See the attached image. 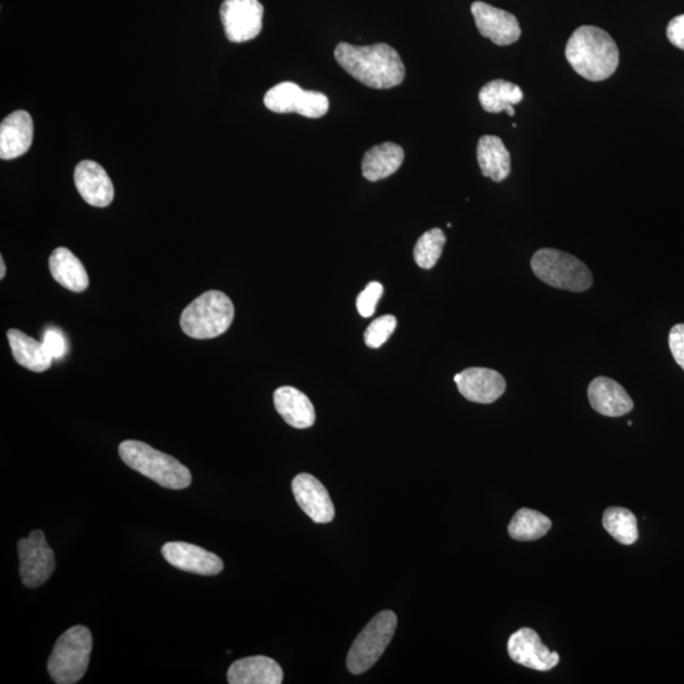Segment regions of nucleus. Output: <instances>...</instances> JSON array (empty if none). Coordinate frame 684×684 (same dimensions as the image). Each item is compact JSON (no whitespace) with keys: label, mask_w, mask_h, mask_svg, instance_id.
I'll list each match as a JSON object with an SVG mask.
<instances>
[{"label":"nucleus","mask_w":684,"mask_h":684,"mask_svg":"<svg viewBox=\"0 0 684 684\" xmlns=\"http://www.w3.org/2000/svg\"><path fill=\"white\" fill-rule=\"evenodd\" d=\"M334 59L354 79L372 89H392L405 80L406 68L400 53L387 43L341 42L334 49Z\"/></svg>","instance_id":"obj_1"},{"label":"nucleus","mask_w":684,"mask_h":684,"mask_svg":"<svg viewBox=\"0 0 684 684\" xmlns=\"http://www.w3.org/2000/svg\"><path fill=\"white\" fill-rule=\"evenodd\" d=\"M566 56L573 71L590 81L610 78L620 63V52L613 38L595 26H582L574 30L566 46Z\"/></svg>","instance_id":"obj_2"},{"label":"nucleus","mask_w":684,"mask_h":684,"mask_svg":"<svg viewBox=\"0 0 684 684\" xmlns=\"http://www.w3.org/2000/svg\"><path fill=\"white\" fill-rule=\"evenodd\" d=\"M127 467L139 471L167 490H186L192 484L189 469L172 455L156 451L142 441L127 440L118 447Z\"/></svg>","instance_id":"obj_3"},{"label":"nucleus","mask_w":684,"mask_h":684,"mask_svg":"<svg viewBox=\"0 0 684 684\" xmlns=\"http://www.w3.org/2000/svg\"><path fill=\"white\" fill-rule=\"evenodd\" d=\"M233 317L235 307L228 295L219 291H208L182 311L180 327L189 338L215 339L230 329Z\"/></svg>","instance_id":"obj_4"},{"label":"nucleus","mask_w":684,"mask_h":684,"mask_svg":"<svg viewBox=\"0 0 684 684\" xmlns=\"http://www.w3.org/2000/svg\"><path fill=\"white\" fill-rule=\"evenodd\" d=\"M93 637L86 626H74L58 638L49 658L48 671L58 684L78 683L86 674Z\"/></svg>","instance_id":"obj_5"},{"label":"nucleus","mask_w":684,"mask_h":684,"mask_svg":"<svg viewBox=\"0 0 684 684\" xmlns=\"http://www.w3.org/2000/svg\"><path fill=\"white\" fill-rule=\"evenodd\" d=\"M531 269L545 284L568 292H585L593 284L587 265L555 249H540L531 258Z\"/></svg>","instance_id":"obj_6"},{"label":"nucleus","mask_w":684,"mask_h":684,"mask_svg":"<svg viewBox=\"0 0 684 684\" xmlns=\"http://www.w3.org/2000/svg\"><path fill=\"white\" fill-rule=\"evenodd\" d=\"M395 629H397V616L392 611L379 612L375 619H371L349 650V672L362 674L375 666L392 642Z\"/></svg>","instance_id":"obj_7"},{"label":"nucleus","mask_w":684,"mask_h":684,"mask_svg":"<svg viewBox=\"0 0 684 684\" xmlns=\"http://www.w3.org/2000/svg\"><path fill=\"white\" fill-rule=\"evenodd\" d=\"M266 109L276 113H299L307 118H321L330 109L329 98L319 91L303 90L295 83L284 81L264 97Z\"/></svg>","instance_id":"obj_8"},{"label":"nucleus","mask_w":684,"mask_h":684,"mask_svg":"<svg viewBox=\"0 0 684 684\" xmlns=\"http://www.w3.org/2000/svg\"><path fill=\"white\" fill-rule=\"evenodd\" d=\"M20 573L28 588L40 587L55 572V554L41 530H34L18 542Z\"/></svg>","instance_id":"obj_9"},{"label":"nucleus","mask_w":684,"mask_h":684,"mask_svg":"<svg viewBox=\"0 0 684 684\" xmlns=\"http://www.w3.org/2000/svg\"><path fill=\"white\" fill-rule=\"evenodd\" d=\"M219 14L228 41L248 42L262 33L264 7L258 0H225Z\"/></svg>","instance_id":"obj_10"},{"label":"nucleus","mask_w":684,"mask_h":684,"mask_svg":"<svg viewBox=\"0 0 684 684\" xmlns=\"http://www.w3.org/2000/svg\"><path fill=\"white\" fill-rule=\"evenodd\" d=\"M508 656L523 667L539 672L550 671L559 664V654L552 651L542 643L535 630L523 628L509 637Z\"/></svg>","instance_id":"obj_11"},{"label":"nucleus","mask_w":684,"mask_h":684,"mask_svg":"<svg viewBox=\"0 0 684 684\" xmlns=\"http://www.w3.org/2000/svg\"><path fill=\"white\" fill-rule=\"evenodd\" d=\"M471 14L479 34L493 43L508 46L520 40L521 28L514 14L483 2L471 4Z\"/></svg>","instance_id":"obj_12"},{"label":"nucleus","mask_w":684,"mask_h":684,"mask_svg":"<svg viewBox=\"0 0 684 684\" xmlns=\"http://www.w3.org/2000/svg\"><path fill=\"white\" fill-rule=\"evenodd\" d=\"M162 554L170 566L185 570V572L212 577L224 570V561L218 555L193 544L166 543Z\"/></svg>","instance_id":"obj_13"},{"label":"nucleus","mask_w":684,"mask_h":684,"mask_svg":"<svg viewBox=\"0 0 684 684\" xmlns=\"http://www.w3.org/2000/svg\"><path fill=\"white\" fill-rule=\"evenodd\" d=\"M463 397L476 403L496 402L506 392V380L498 371L486 368H469L454 377Z\"/></svg>","instance_id":"obj_14"},{"label":"nucleus","mask_w":684,"mask_h":684,"mask_svg":"<svg viewBox=\"0 0 684 684\" xmlns=\"http://www.w3.org/2000/svg\"><path fill=\"white\" fill-rule=\"evenodd\" d=\"M296 504L316 523H329L334 517V507L329 492L314 476L302 473L292 482Z\"/></svg>","instance_id":"obj_15"},{"label":"nucleus","mask_w":684,"mask_h":684,"mask_svg":"<svg viewBox=\"0 0 684 684\" xmlns=\"http://www.w3.org/2000/svg\"><path fill=\"white\" fill-rule=\"evenodd\" d=\"M75 187L83 200L93 207L103 208L114 198V188L109 174L101 165L91 160H84L75 167Z\"/></svg>","instance_id":"obj_16"},{"label":"nucleus","mask_w":684,"mask_h":684,"mask_svg":"<svg viewBox=\"0 0 684 684\" xmlns=\"http://www.w3.org/2000/svg\"><path fill=\"white\" fill-rule=\"evenodd\" d=\"M34 141V121L26 111H17L0 125V157L13 160L25 155Z\"/></svg>","instance_id":"obj_17"},{"label":"nucleus","mask_w":684,"mask_h":684,"mask_svg":"<svg viewBox=\"0 0 684 684\" xmlns=\"http://www.w3.org/2000/svg\"><path fill=\"white\" fill-rule=\"evenodd\" d=\"M588 398L592 408L607 417L625 416L634 408V402L623 387L607 377L593 380L588 388Z\"/></svg>","instance_id":"obj_18"},{"label":"nucleus","mask_w":684,"mask_h":684,"mask_svg":"<svg viewBox=\"0 0 684 684\" xmlns=\"http://www.w3.org/2000/svg\"><path fill=\"white\" fill-rule=\"evenodd\" d=\"M230 684H280L283 669L268 657H249L236 660L227 672Z\"/></svg>","instance_id":"obj_19"},{"label":"nucleus","mask_w":684,"mask_h":684,"mask_svg":"<svg viewBox=\"0 0 684 684\" xmlns=\"http://www.w3.org/2000/svg\"><path fill=\"white\" fill-rule=\"evenodd\" d=\"M278 414L292 428L308 429L316 421L315 407L306 394L294 387H280L274 393Z\"/></svg>","instance_id":"obj_20"},{"label":"nucleus","mask_w":684,"mask_h":684,"mask_svg":"<svg viewBox=\"0 0 684 684\" xmlns=\"http://www.w3.org/2000/svg\"><path fill=\"white\" fill-rule=\"evenodd\" d=\"M49 268L52 278L68 291L81 293L89 287L86 266L66 248H58L52 251Z\"/></svg>","instance_id":"obj_21"},{"label":"nucleus","mask_w":684,"mask_h":684,"mask_svg":"<svg viewBox=\"0 0 684 684\" xmlns=\"http://www.w3.org/2000/svg\"><path fill=\"white\" fill-rule=\"evenodd\" d=\"M405 162V151L397 143L384 142L365 152L362 170L364 178L379 181L391 177Z\"/></svg>","instance_id":"obj_22"},{"label":"nucleus","mask_w":684,"mask_h":684,"mask_svg":"<svg viewBox=\"0 0 684 684\" xmlns=\"http://www.w3.org/2000/svg\"><path fill=\"white\" fill-rule=\"evenodd\" d=\"M477 159L485 178L499 182L511 173V155L497 136H483L478 142Z\"/></svg>","instance_id":"obj_23"},{"label":"nucleus","mask_w":684,"mask_h":684,"mask_svg":"<svg viewBox=\"0 0 684 684\" xmlns=\"http://www.w3.org/2000/svg\"><path fill=\"white\" fill-rule=\"evenodd\" d=\"M7 338L10 341L15 362L22 367L35 372L50 369L53 359L42 342H38L29 338L25 332L14 329L8 331Z\"/></svg>","instance_id":"obj_24"},{"label":"nucleus","mask_w":684,"mask_h":684,"mask_svg":"<svg viewBox=\"0 0 684 684\" xmlns=\"http://www.w3.org/2000/svg\"><path fill=\"white\" fill-rule=\"evenodd\" d=\"M523 93L519 86L506 80H493L479 91V102L483 110L490 113L506 111L509 116H515L514 105L522 102Z\"/></svg>","instance_id":"obj_25"},{"label":"nucleus","mask_w":684,"mask_h":684,"mask_svg":"<svg viewBox=\"0 0 684 684\" xmlns=\"http://www.w3.org/2000/svg\"><path fill=\"white\" fill-rule=\"evenodd\" d=\"M552 521L549 517L530 508H521L509 522L508 534L517 542H534L549 532Z\"/></svg>","instance_id":"obj_26"},{"label":"nucleus","mask_w":684,"mask_h":684,"mask_svg":"<svg viewBox=\"0 0 684 684\" xmlns=\"http://www.w3.org/2000/svg\"><path fill=\"white\" fill-rule=\"evenodd\" d=\"M604 528L622 545H633L638 537L636 517L626 508H607L604 514Z\"/></svg>","instance_id":"obj_27"},{"label":"nucleus","mask_w":684,"mask_h":684,"mask_svg":"<svg viewBox=\"0 0 684 684\" xmlns=\"http://www.w3.org/2000/svg\"><path fill=\"white\" fill-rule=\"evenodd\" d=\"M445 243V233L440 228H432V230L425 232L418 239L414 250L416 264L422 269H432L443 255Z\"/></svg>","instance_id":"obj_28"},{"label":"nucleus","mask_w":684,"mask_h":684,"mask_svg":"<svg viewBox=\"0 0 684 684\" xmlns=\"http://www.w3.org/2000/svg\"><path fill=\"white\" fill-rule=\"evenodd\" d=\"M397 327V318L392 315L379 317L372 321L364 333V341L367 346L378 349L385 344L387 340Z\"/></svg>","instance_id":"obj_29"},{"label":"nucleus","mask_w":684,"mask_h":684,"mask_svg":"<svg viewBox=\"0 0 684 684\" xmlns=\"http://www.w3.org/2000/svg\"><path fill=\"white\" fill-rule=\"evenodd\" d=\"M384 288L378 281H371L364 289V291L357 295L356 308L360 316L368 318L375 315L377 304L382 299Z\"/></svg>","instance_id":"obj_30"},{"label":"nucleus","mask_w":684,"mask_h":684,"mask_svg":"<svg viewBox=\"0 0 684 684\" xmlns=\"http://www.w3.org/2000/svg\"><path fill=\"white\" fill-rule=\"evenodd\" d=\"M42 344L52 359H61L66 354L67 345L63 334L58 329H48L43 333Z\"/></svg>","instance_id":"obj_31"},{"label":"nucleus","mask_w":684,"mask_h":684,"mask_svg":"<svg viewBox=\"0 0 684 684\" xmlns=\"http://www.w3.org/2000/svg\"><path fill=\"white\" fill-rule=\"evenodd\" d=\"M669 347L675 363L684 370V324L675 325L669 332Z\"/></svg>","instance_id":"obj_32"},{"label":"nucleus","mask_w":684,"mask_h":684,"mask_svg":"<svg viewBox=\"0 0 684 684\" xmlns=\"http://www.w3.org/2000/svg\"><path fill=\"white\" fill-rule=\"evenodd\" d=\"M668 40L671 41L675 48L684 51V14L676 15L671 22H669L667 28Z\"/></svg>","instance_id":"obj_33"},{"label":"nucleus","mask_w":684,"mask_h":684,"mask_svg":"<svg viewBox=\"0 0 684 684\" xmlns=\"http://www.w3.org/2000/svg\"><path fill=\"white\" fill-rule=\"evenodd\" d=\"M5 262L3 257H0V279H4L5 277Z\"/></svg>","instance_id":"obj_34"}]
</instances>
